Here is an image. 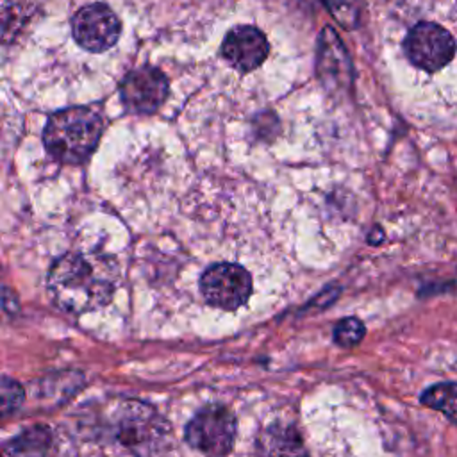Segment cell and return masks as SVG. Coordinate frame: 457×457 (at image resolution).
Wrapping results in <instances>:
<instances>
[{
    "instance_id": "obj_1",
    "label": "cell",
    "mask_w": 457,
    "mask_h": 457,
    "mask_svg": "<svg viewBox=\"0 0 457 457\" xmlns=\"http://www.w3.org/2000/svg\"><path fill=\"white\" fill-rule=\"evenodd\" d=\"M120 280V268L111 255L73 252L61 257L48 273L54 303L70 314H82L105 305Z\"/></svg>"
},
{
    "instance_id": "obj_2",
    "label": "cell",
    "mask_w": 457,
    "mask_h": 457,
    "mask_svg": "<svg viewBox=\"0 0 457 457\" xmlns=\"http://www.w3.org/2000/svg\"><path fill=\"white\" fill-rule=\"evenodd\" d=\"M104 439L116 452H155L168 436V425L157 411L139 400H114L107 405L100 423Z\"/></svg>"
},
{
    "instance_id": "obj_3",
    "label": "cell",
    "mask_w": 457,
    "mask_h": 457,
    "mask_svg": "<svg viewBox=\"0 0 457 457\" xmlns=\"http://www.w3.org/2000/svg\"><path fill=\"white\" fill-rule=\"evenodd\" d=\"M102 114L93 107H68L54 112L43 130L52 157L66 164L86 161L102 136Z\"/></svg>"
},
{
    "instance_id": "obj_4",
    "label": "cell",
    "mask_w": 457,
    "mask_h": 457,
    "mask_svg": "<svg viewBox=\"0 0 457 457\" xmlns=\"http://www.w3.org/2000/svg\"><path fill=\"white\" fill-rule=\"evenodd\" d=\"M200 291L209 305L236 311L250 300L252 277L241 264L216 262L202 273Z\"/></svg>"
},
{
    "instance_id": "obj_5",
    "label": "cell",
    "mask_w": 457,
    "mask_h": 457,
    "mask_svg": "<svg viewBox=\"0 0 457 457\" xmlns=\"http://www.w3.org/2000/svg\"><path fill=\"white\" fill-rule=\"evenodd\" d=\"M236 436V420L221 405L202 409L186 427V441L209 455H225L232 450Z\"/></svg>"
},
{
    "instance_id": "obj_6",
    "label": "cell",
    "mask_w": 457,
    "mask_h": 457,
    "mask_svg": "<svg viewBox=\"0 0 457 457\" xmlns=\"http://www.w3.org/2000/svg\"><path fill=\"white\" fill-rule=\"evenodd\" d=\"M403 46L409 61L423 71H437L445 68L455 54L452 34L430 21L414 25L407 34Z\"/></svg>"
},
{
    "instance_id": "obj_7",
    "label": "cell",
    "mask_w": 457,
    "mask_h": 457,
    "mask_svg": "<svg viewBox=\"0 0 457 457\" xmlns=\"http://www.w3.org/2000/svg\"><path fill=\"white\" fill-rule=\"evenodd\" d=\"M71 32L82 48L105 52L118 41L121 23L105 4H91L73 16Z\"/></svg>"
},
{
    "instance_id": "obj_8",
    "label": "cell",
    "mask_w": 457,
    "mask_h": 457,
    "mask_svg": "<svg viewBox=\"0 0 457 457\" xmlns=\"http://www.w3.org/2000/svg\"><path fill=\"white\" fill-rule=\"evenodd\" d=\"M123 105L136 114L155 112L168 96V79L152 66L130 71L120 87Z\"/></svg>"
},
{
    "instance_id": "obj_9",
    "label": "cell",
    "mask_w": 457,
    "mask_h": 457,
    "mask_svg": "<svg viewBox=\"0 0 457 457\" xmlns=\"http://www.w3.org/2000/svg\"><path fill=\"white\" fill-rule=\"evenodd\" d=\"M221 55L239 71L255 70L268 55L264 34L250 25H239L228 30L221 43Z\"/></svg>"
},
{
    "instance_id": "obj_10",
    "label": "cell",
    "mask_w": 457,
    "mask_h": 457,
    "mask_svg": "<svg viewBox=\"0 0 457 457\" xmlns=\"http://www.w3.org/2000/svg\"><path fill=\"white\" fill-rule=\"evenodd\" d=\"M350 61L337 34L325 27L318 45V73L328 86H343L350 82Z\"/></svg>"
},
{
    "instance_id": "obj_11",
    "label": "cell",
    "mask_w": 457,
    "mask_h": 457,
    "mask_svg": "<svg viewBox=\"0 0 457 457\" xmlns=\"http://www.w3.org/2000/svg\"><path fill=\"white\" fill-rule=\"evenodd\" d=\"M32 0H0V43L11 45L21 37L36 20Z\"/></svg>"
},
{
    "instance_id": "obj_12",
    "label": "cell",
    "mask_w": 457,
    "mask_h": 457,
    "mask_svg": "<svg viewBox=\"0 0 457 457\" xmlns=\"http://www.w3.org/2000/svg\"><path fill=\"white\" fill-rule=\"evenodd\" d=\"M421 403L443 412L448 420L457 423V384L445 382L428 387L421 395Z\"/></svg>"
},
{
    "instance_id": "obj_13",
    "label": "cell",
    "mask_w": 457,
    "mask_h": 457,
    "mask_svg": "<svg viewBox=\"0 0 457 457\" xmlns=\"http://www.w3.org/2000/svg\"><path fill=\"white\" fill-rule=\"evenodd\" d=\"M330 16L345 29L357 27L362 11V0H320Z\"/></svg>"
},
{
    "instance_id": "obj_14",
    "label": "cell",
    "mask_w": 457,
    "mask_h": 457,
    "mask_svg": "<svg viewBox=\"0 0 457 457\" xmlns=\"http://www.w3.org/2000/svg\"><path fill=\"white\" fill-rule=\"evenodd\" d=\"M23 387L7 377H0V420L14 412L23 403Z\"/></svg>"
},
{
    "instance_id": "obj_15",
    "label": "cell",
    "mask_w": 457,
    "mask_h": 457,
    "mask_svg": "<svg viewBox=\"0 0 457 457\" xmlns=\"http://www.w3.org/2000/svg\"><path fill=\"white\" fill-rule=\"evenodd\" d=\"M364 337V325L357 318H345L334 328V341L341 346H353Z\"/></svg>"
}]
</instances>
